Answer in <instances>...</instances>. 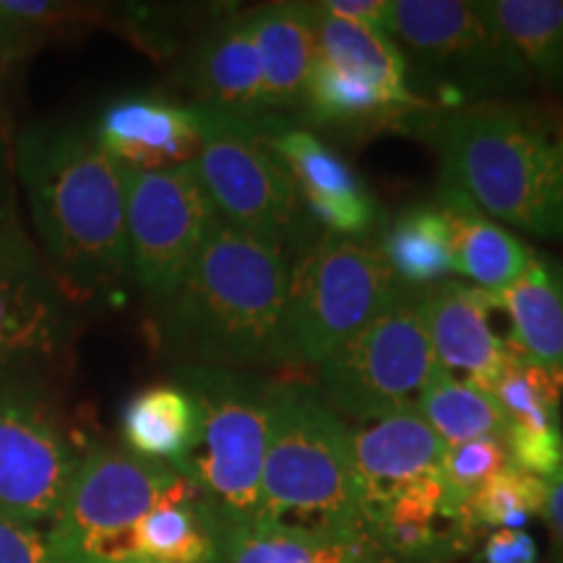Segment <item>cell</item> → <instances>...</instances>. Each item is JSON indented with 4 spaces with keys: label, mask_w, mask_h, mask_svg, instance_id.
<instances>
[{
    "label": "cell",
    "mask_w": 563,
    "mask_h": 563,
    "mask_svg": "<svg viewBox=\"0 0 563 563\" xmlns=\"http://www.w3.org/2000/svg\"><path fill=\"white\" fill-rule=\"evenodd\" d=\"M13 173L24 188L37 249L76 306L108 302L131 282L123 167L95 129L37 121L13 139Z\"/></svg>",
    "instance_id": "obj_1"
},
{
    "label": "cell",
    "mask_w": 563,
    "mask_h": 563,
    "mask_svg": "<svg viewBox=\"0 0 563 563\" xmlns=\"http://www.w3.org/2000/svg\"><path fill=\"white\" fill-rule=\"evenodd\" d=\"M433 146L443 186L490 220L563 241V104L488 102L422 108L402 123Z\"/></svg>",
    "instance_id": "obj_2"
},
{
    "label": "cell",
    "mask_w": 563,
    "mask_h": 563,
    "mask_svg": "<svg viewBox=\"0 0 563 563\" xmlns=\"http://www.w3.org/2000/svg\"><path fill=\"white\" fill-rule=\"evenodd\" d=\"M292 258L222 220L173 298L159 336L183 365L249 371L287 365L285 313Z\"/></svg>",
    "instance_id": "obj_3"
},
{
    "label": "cell",
    "mask_w": 563,
    "mask_h": 563,
    "mask_svg": "<svg viewBox=\"0 0 563 563\" xmlns=\"http://www.w3.org/2000/svg\"><path fill=\"white\" fill-rule=\"evenodd\" d=\"M253 522L376 551L363 517L352 431L311 384L272 382L269 435Z\"/></svg>",
    "instance_id": "obj_4"
},
{
    "label": "cell",
    "mask_w": 563,
    "mask_h": 563,
    "mask_svg": "<svg viewBox=\"0 0 563 563\" xmlns=\"http://www.w3.org/2000/svg\"><path fill=\"white\" fill-rule=\"evenodd\" d=\"M389 34L407 60L410 89L433 95L439 110L522 100L538 89L481 0H391Z\"/></svg>",
    "instance_id": "obj_5"
},
{
    "label": "cell",
    "mask_w": 563,
    "mask_h": 563,
    "mask_svg": "<svg viewBox=\"0 0 563 563\" xmlns=\"http://www.w3.org/2000/svg\"><path fill=\"white\" fill-rule=\"evenodd\" d=\"M175 382L199 407V439L178 467L222 530L256 519L269 435L272 382L249 371L180 365Z\"/></svg>",
    "instance_id": "obj_6"
},
{
    "label": "cell",
    "mask_w": 563,
    "mask_h": 563,
    "mask_svg": "<svg viewBox=\"0 0 563 563\" xmlns=\"http://www.w3.org/2000/svg\"><path fill=\"white\" fill-rule=\"evenodd\" d=\"M382 251L368 238L321 230L292 262L287 292V365H319L397 298Z\"/></svg>",
    "instance_id": "obj_7"
},
{
    "label": "cell",
    "mask_w": 563,
    "mask_h": 563,
    "mask_svg": "<svg viewBox=\"0 0 563 563\" xmlns=\"http://www.w3.org/2000/svg\"><path fill=\"white\" fill-rule=\"evenodd\" d=\"M272 118L277 115L230 118L207 110L194 170L224 224L300 256L319 232L313 235L316 222L302 207L298 186L266 141Z\"/></svg>",
    "instance_id": "obj_8"
},
{
    "label": "cell",
    "mask_w": 563,
    "mask_h": 563,
    "mask_svg": "<svg viewBox=\"0 0 563 563\" xmlns=\"http://www.w3.org/2000/svg\"><path fill=\"white\" fill-rule=\"evenodd\" d=\"M188 483L170 464L121 446H91L47 527V543L60 563H139L141 519Z\"/></svg>",
    "instance_id": "obj_9"
},
{
    "label": "cell",
    "mask_w": 563,
    "mask_h": 563,
    "mask_svg": "<svg viewBox=\"0 0 563 563\" xmlns=\"http://www.w3.org/2000/svg\"><path fill=\"white\" fill-rule=\"evenodd\" d=\"M439 368L418 290L402 287L368 327L319 365L316 389L340 418L373 422L412 407Z\"/></svg>",
    "instance_id": "obj_10"
},
{
    "label": "cell",
    "mask_w": 563,
    "mask_h": 563,
    "mask_svg": "<svg viewBox=\"0 0 563 563\" xmlns=\"http://www.w3.org/2000/svg\"><path fill=\"white\" fill-rule=\"evenodd\" d=\"M131 282L162 308L178 290L220 217L194 162L170 170H123Z\"/></svg>",
    "instance_id": "obj_11"
},
{
    "label": "cell",
    "mask_w": 563,
    "mask_h": 563,
    "mask_svg": "<svg viewBox=\"0 0 563 563\" xmlns=\"http://www.w3.org/2000/svg\"><path fill=\"white\" fill-rule=\"evenodd\" d=\"M30 232L0 238V382H47L66 361L79 311Z\"/></svg>",
    "instance_id": "obj_12"
},
{
    "label": "cell",
    "mask_w": 563,
    "mask_h": 563,
    "mask_svg": "<svg viewBox=\"0 0 563 563\" xmlns=\"http://www.w3.org/2000/svg\"><path fill=\"white\" fill-rule=\"evenodd\" d=\"M81 454L42 382H0V514L51 525Z\"/></svg>",
    "instance_id": "obj_13"
},
{
    "label": "cell",
    "mask_w": 563,
    "mask_h": 563,
    "mask_svg": "<svg viewBox=\"0 0 563 563\" xmlns=\"http://www.w3.org/2000/svg\"><path fill=\"white\" fill-rule=\"evenodd\" d=\"M266 141L287 165L302 207L321 230L347 238L368 235L378 222V203L340 154L285 118H272Z\"/></svg>",
    "instance_id": "obj_14"
},
{
    "label": "cell",
    "mask_w": 563,
    "mask_h": 563,
    "mask_svg": "<svg viewBox=\"0 0 563 563\" xmlns=\"http://www.w3.org/2000/svg\"><path fill=\"white\" fill-rule=\"evenodd\" d=\"M91 129L123 170H170L196 159L207 110L162 95H129L110 102Z\"/></svg>",
    "instance_id": "obj_15"
},
{
    "label": "cell",
    "mask_w": 563,
    "mask_h": 563,
    "mask_svg": "<svg viewBox=\"0 0 563 563\" xmlns=\"http://www.w3.org/2000/svg\"><path fill=\"white\" fill-rule=\"evenodd\" d=\"M418 302L441 368L454 376L464 373V382L488 389L509 347L490 323V311L496 308L493 295L446 279L418 290Z\"/></svg>",
    "instance_id": "obj_16"
},
{
    "label": "cell",
    "mask_w": 563,
    "mask_h": 563,
    "mask_svg": "<svg viewBox=\"0 0 563 563\" xmlns=\"http://www.w3.org/2000/svg\"><path fill=\"white\" fill-rule=\"evenodd\" d=\"M446 449L441 435L428 426L415 405L384 415L361 431H352V460H355L363 517L368 519L373 509H378L394 490L405 488L407 483L439 475Z\"/></svg>",
    "instance_id": "obj_17"
},
{
    "label": "cell",
    "mask_w": 563,
    "mask_h": 563,
    "mask_svg": "<svg viewBox=\"0 0 563 563\" xmlns=\"http://www.w3.org/2000/svg\"><path fill=\"white\" fill-rule=\"evenodd\" d=\"M365 525L376 551L415 563H441L473 543L449 504L441 473L394 490Z\"/></svg>",
    "instance_id": "obj_18"
},
{
    "label": "cell",
    "mask_w": 563,
    "mask_h": 563,
    "mask_svg": "<svg viewBox=\"0 0 563 563\" xmlns=\"http://www.w3.org/2000/svg\"><path fill=\"white\" fill-rule=\"evenodd\" d=\"M194 104L230 118H264V81L251 13L222 19L194 47L186 70Z\"/></svg>",
    "instance_id": "obj_19"
},
{
    "label": "cell",
    "mask_w": 563,
    "mask_h": 563,
    "mask_svg": "<svg viewBox=\"0 0 563 563\" xmlns=\"http://www.w3.org/2000/svg\"><path fill=\"white\" fill-rule=\"evenodd\" d=\"M439 203L452 235L454 272L483 292L498 295L514 285L532 264L534 249L525 245L509 228L483 214L454 188L441 186Z\"/></svg>",
    "instance_id": "obj_20"
},
{
    "label": "cell",
    "mask_w": 563,
    "mask_h": 563,
    "mask_svg": "<svg viewBox=\"0 0 563 563\" xmlns=\"http://www.w3.org/2000/svg\"><path fill=\"white\" fill-rule=\"evenodd\" d=\"M251 13L264 81V112L300 110L316 63V32L308 3H272Z\"/></svg>",
    "instance_id": "obj_21"
},
{
    "label": "cell",
    "mask_w": 563,
    "mask_h": 563,
    "mask_svg": "<svg viewBox=\"0 0 563 563\" xmlns=\"http://www.w3.org/2000/svg\"><path fill=\"white\" fill-rule=\"evenodd\" d=\"M509 316L511 344L563 384V262L534 253L514 285L493 295Z\"/></svg>",
    "instance_id": "obj_22"
},
{
    "label": "cell",
    "mask_w": 563,
    "mask_h": 563,
    "mask_svg": "<svg viewBox=\"0 0 563 563\" xmlns=\"http://www.w3.org/2000/svg\"><path fill=\"white\" fill-rule=\"evenodd\" d=\"M308 5H311L313 16L316 58L384 89L402 104L426 108L428 102L410 89L407 60L391 34L334 16V13L323 11L319 3Z\"/></svg>",
    "instance_id": "obj_23"
},
{
    "label": "cell",
    "mask_w": 563,
    "mask_h": 563,
    "mask_svg": "<svg viewBox=\"0 0 563 563\" xmlns=\"http://www.w3.org/2000/svg\"><path fill=\"white\" fill-rule=\"evenodd\" d=\"M121 435L131 454L178 467L199 439V407L178 382L146 386L123 407Z\"/></svg>",
    "instance_id": "obj_24"
},
{
    "label": "cell",
    "mask_w": 563,
    "mask_h": 563,
    "mask_svg": "<svg viewBox=\"0 0 563 563\" xmlns=\"http://www.w3.org/2000/svg\"><path fill=\"white\" fill-rule=\"evenodd\" d=\"M405 290H426L452 277V235L439 203H418L386 224L376 243Z\"/></svg>",
    "instance_id": "obj_25"
},
{
    "label": "cell",
    "mask_w": 563,
    "mask_h": 563,
    "mask_svg": "<svg viewBox=\"0 0 563 563\" xmlns=\"http://www.w3.org/2000/svg\"><path fill=\"white\" fill-rule=\"evenodd\" d=\"M540 89L563 104V0H481Z\"/></svg>",
    "instance_id": "obj_26"
},
{
    "label": "cell",
    "mask_w": 563,
    "mask_h": 563,
    "mask_svg": "<svg viewBox=\"0 0 563 563\" xmlns=\"http://www.w3.org/2000/svg\"><path fill=\"white\" fill-rule=\"evenodd\" d=\"M418 110L422 108L402 104L384 89L344 74L319 58L308 76L300 104V112H306L308 121L316 125H334V129H363V125H382L386 121H399L402 125Z\"/></svg>",
    "instance_id": "obj_27"
},
{
    "label": "cell",
    "mask_w": 563,
    "mask_h": 563,
    "mask_svg": "<svg viewBox=\"0 0 563 563\" xmlns=\"http://www.w3.org/2000/svg\"><path fill=\"white\" fill-rule=\"evenodd\" d=\"M415 407L446 446L485 435L506 439V418L493 394L443 368L422 386Z\"/></svg>",
    "instance_id": "obj_28"
},
{
    "label": "cell",
    "mask_w": 563,
    "mask_h": 563,
    "mask_svg": "<svg viewBox=\"0 0 563 563\" xmlns=\"http://www.w3.org/2000/svg\"><path fill=\"white\" fill-rule=\"evenodd\" d=\"M371 553L368 548L266 522L222 530V563H368Z\"/></svg>",
    "instance_id": "obj_29"
},
{
    "label": "cell",
    "mask_w": 563,
    "mask_h": 563,
    "mask_svg": "<svg viewBox=\"0 0 563 563\" xmlns=\"http://www.w3.org/2000/svg\"><path fill=\"white\" fill-rule=\"evenodd\" d=\"M485 391H490L501 407L506 431H561L563 384L543 365L522 355L511 342Z\"/></svg>",
    "instance_id": "obj_30"
},
{
    "label": "cell",
    "mask_w": 563,
    "mask_h": 563,
    "mask_svg": "<svg viewBox=\"0 0 563 563\" xmlns=\"http://www.w3.org/2000/svg\"><path fill=\"white\" fill-rule=\"evenodd\" d=\"M543 506L545 481L509 464L464 504L462 527L470 538L483 530H522L534 514L543 517Z\"/></svg>",
    "instance_id": "obj_31"
},
{
    "label": "cell",
    "mask_w": 563,
    "mask_h": 563,
    "mask_svg": "<svg viewBox=\"0 0 563 563\" xmlns=\"http://www.w3.org/2000/svg\"><path fill=\"white\" fill-rule=\"evenodd\" d=\"M511 464L509 446L504 439L485 435V439L464 441L446 449L441 477L446 485V496L462 525V509L493 475H498ZM464 530V527H462Z\"/></svg>",
    "instance_id": "obj_32"
},
{
    "label": "cell",
    "mask_w": 563,
    "mask_h": 563,
    "mask_svg": "<svg viewBox=\"0 0 563 563\" xmlns=\"http://www.w3.org/2000/svg\"><path fill=\"white\" fill-rule=\"evenodd\" d=\"M79 11L51 0H0V55H21Z\"/></svg>",
    "instance_id": "obj_33"
},
{
    "label": "cell",
    "mask_w": 563,
    "mask_h": 563,
    "mask_svg": "<svg viewBox=\"0 0 563 563\" xmlns=\"http://www.w3.org/2000/svg\"><path fill=\"white\" fill-rule=\"evenodd\" d=\"M511 464L530 473L540 481L551 477L563 464V433L561 431H525L509 428L506 431Z\"/></svg>",
    "instance_id": "obj_34"
},
{
    "label": "cell",
    "mask_w": 563,
    "mask_h": 563,
    "mask_svg": "<svg viewBox=\"0 0 563 563\" xmlns=\"http://www.w3.org/2000/svg\"><path fill=\"white\" fill-rule=\"evenodd\" d=\"M0 563H60L40 527L0 514Z\"/></svg>",
    "instance_id": "obj_35"
},
{
    "label": "cell",
    "mask_w": 563,
    "mask_h": 563,
    "mask_svg": "<svg viewBox=\"0 0 563 563\" xmlns=\"http://www.w3.org/2000/svg\"><path fill=\"white\" fill-rule=\"evenodd\" d=\"M19 222L16 209V173H13V141L9 136L3 102H0V238Z\"/></svg>",
    "instance_id": "obj_36"
},
{
    "label": "cell",
    "mask_w": 563,
    "mask_h": 563,
    "mask_svg": "<svg viewBox=\"0 0 563 563\" xmlns=\"http://www.w3.org/2000/svg\"><path fill=\"white\" fill-rule=\"evenodd\" d=\"M485 563H534L538 543L525 530H493L483 545Z\"/></svg>",
    "instance_id": "obj_37"
},
{
    "label": "cell",
    "mask_w": 563,
    "mask_h": 563,
    "mask_svg": "<svg viewBox=\"0 0 563 563\" xmlns=\"http://www.w3.org/2000/svg\"><path fill=\"white\" fill-rule=\"evenodd\" d=\"M319 5L334 16L389 34L391 0H321Z\"/></svg>",
    "instance_id": "obj_38"
},
{
    "label": "cell",
    "mask_w": 563,
    "mask_h": 563,
    "mask_svg": "<svg viewBox=\"0 0 563 563\" xmlns=\"http://www.w3.org/2000/svg\"><path fill=\"white\" fill-rule=\"evenodd\" d=\"M543 519L551 530L553 551L563 563V464L551 477H545V506Z\"/></svg>",
    "instance_id": "obj_39"
}]
</instances>
